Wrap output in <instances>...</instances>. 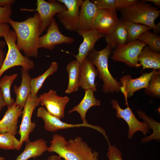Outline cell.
Listing matches in <instances>:
<instances>
[{
  "instance_id": "obj_30",
  "label": "cell",
  "mask_w": 160,
  "mask_h": 160,
  "mask_svg": "<svg viewBox=\"0 0 160 160\" xmlns=\"http://www.w3.org/2000/svg\"><path fill=\"white\" fill-rule=\"evenodd\" d=\"M137 39L145 43L151 50L160 53L159 36L152 33L148 30L144 32L141 34Z\"/></svg>"
},
{
  "instance_id": "obj_44",
  "label": "cell",
  "mask_w": 160,
  "mask_h": 160,
  "mask_svg": "<svg viewBox=\"0 0 160 160\" xmlns=\"http://www.w3.org/2000/svg\"><path fill=\"white\" fill-rule=\"evenodd\" d=\"M94 160H98V156L96 157Z\"/></svg>"
},
{
  "instance_id": "obj_14",
  "label": "cell",
  "mask_w": 160,
  "mask_h": 160,
  "mask_svg": "<svg viewBox=\"0 0 160 160\" xmlns=\"http://www.w3.org/2000/svg\"><path fill=\"white\" fill-rule=\"evenodd\" d=\"M36 115L38 117L41 118L43 120L45 129L49 132H54L60 129L83 127L93 129L101 133L104 132V129L101 127L89 124H87L83 123L72 124L63 122L60 119L50 114L43 107L39 108Z\"/></svg>"
},
{
  "instance_id": "obj_34",
  "label": "cell",
  "mask_w": 160,
  "mask_h": 160,
  "mask_svg": "<svg viewBox=\"0 0 160 160\" xmlns=\"http://www.w3.org/2000/svg\"><path fill=\"white\" fill-rule=\"evenodd\" d=\"M12 13L11 5L0 7V24H8Z\"/></svg>"
},
{
  "instance_id": "obj_8",
  "label": "cell",
  "mask_w": 160,
  "mask_h": 160,
  "mask_svg": "<svg viewBox=\"0 0 160 160\" xmlns=\"http://www.w3.org/2000/svg\"><path fill=\"white\" fill-rule=\"evenodd\" d=\"M31 94L27 98L22 111V120L18 132L20 136L19 150L24 142L30 140L29 135L33 131L36 125L35 122L32 121L31 118L34 110L40 103L38 97H32Z\"/></svg>"
},
{
  "instance_id": "obj_45",
  "label": "cell",
  "mask_w": 160,
  "mask_h": 160,
  "mask_svg": "<svg viewBox=\"0 0 160 160\" xmlns=\"http://www.w3.org/2000/svg\"></svg>"
},
{
  "instance_id": "obj_13",
  "label": "cell",
  "mask_w": 160,
  "mask_h": 160,
  "mask_svg": "<svg viewBox=\"0 0 160 160\" xmlns=\"http://www.w3.org/2000/svg\"><path fill=\"white\" fill-rule=\"evenodd\" d=\"M38 97L40 104L45 107L50 114L60 119L64 117L65 109L69 101L68 97L59 96L56 91L51 89Z\"/></svg>"
},
{
  "instance_id": "obj_27",
  "label": "cell",
  "mask_w": 160,
  "mask_h": 160,
  "mask_svg": "<svg viewBox=\"0 0 160 160\" xmlns=\"http://www.w3.org/2000/svg\"><path fill=\"white\" fill-rule=\"evenodd\" d=\"M18 75L17 73L6 75L0 80V90L2 92L5 105L7 108L12 106L15 102L14 100L11 97L10 89L12 82Z\"/></svg>"
},
{
  "instance_id": "obj_9",
  "label": "cell",
  "mask_w": 160,
  "mask_h": 160,
  "mask_svg": "<svg viewBox=\"0 0 160 160\" xmlns=\"http://www.w3.org/2000/svg\"><path fill=\"white\" fill-rule=\"evenodd\" d=\"M112 108L116 111V117L122 119L127 123L129 127L127 137L131 139L137 131L141 132L144 135L149 132L150 129L148 124L145 122L140 121L134 114L128 105L126 108L123 109L121 108L118 101L115 99L111 101Z\"/></svg>"
},
{
  "instance_id": "obj_23",
  "label": "cell",
  "mask_w": 160,
  "mask_h": 160,
  "mask_svg": "<svg viewBox=\"0 0 160 160\" xmlns=\"http://www.w3.org/2000/svg\"><path fill=\"white\" fill-rule=\"evenodd\" d=\"M137 61L143 67L141 72L146 68L160 69V54L151 50L147 45L141 51Z\"/></svg>"
},
{
  "instance_id": "obj_18",
  "label": "cell",
  "mask_w": 160,
  "mask_h": 160,
  "mask_svg": "<svg viewBox=\"0 0 160 160\" xmlns=\"http://www.w3.org/2000/svg\"><path fill=\"white\" fill-rule=\"evenodd\" d=\"M79 30L93 28L94 22L100 9L91 1H83L80 7Z\"/></svg>"
},
{
  "instance_id": "obj_35",
  "label": "cell",
  "mask_w": 160,
  "mask_h": 160,
  "mask_svg": "<svg viewBox=\"0 0 160 160\" xmlns=\"http://www.w3.org/2000/svg\"><path fill=\"white\" fill-rule=\"evenodd\" d=\"M106 155L109 160H123L121 151L115 145H109Z\"/></svg>"
},
{
  "instance_id": "obj_36",
  "label": "cell",
  "mask_w": 160,
  "mask_h": 160,
  "mask_svg": "<svg viewBox=\"0 0 160 160\" xmlns=\"http://www.w3.org/2000/svg\"><path fill=\"white\" fill-rule=\"evenodd\" d=\"M8 24H0V38L4 36L8 33L9 29Z\"/></svg>"
},
{
  "instance_id": "obj_2",
  "label": "cell",
  "mask_w": 160,
  "mask_h": 160,
  "mask_svg": "<svg viewBox=\"0 0 160 160\" xmlns=\"http://www.w3.org/2000/svg\"><path fill=\"white\" fill-rule=\"evenodd\" d=\"M48 147L49 152H55L65 160H94L98 156L80 137L70 139L68 141L62 135H53Z\"/></svg>"
},
{
  "instance_id": "obj_21",
  "label": "cell",
  "mask_w": 160,
  "mask_h": 160,
  "mask_svg": "<svg viewBox=\"0 0 160 160\" xmlns=\"http://www.w3.org/2000/svg\"><path fill=\"white\" fill-rule=\"evenodd\" d=\"M21 72V84L18 87L15 85L14 90L16 97L15 104L23 108L28 95L31 93L30 81L31 78L28 71L22 68Z\"/></svg>"
},
{
  "instance_id": "obj_24",
  "label": "cell",
  "mask_w": 160,
  "mask_h": 160,
  "mask_svg": "<svg viewBox=\"0 0 160 160\" xmlns=\"http://www.w3.org/2000/svg\"><path fill=\"white\" fill-rule=\"evenodd\" d=\"M106 43L115 49L118 46L125 44L127 41V33L121 19L119 20L114 30L105 36Z\"/></svg>"
},
{
  "instance_id": "obj_41",
  "label": "cell",
  "mask_w": 160,
  "mask_h": 160,
  "mask_svg": "<svg viewBox=\"0 0 160 160\" xmlns=\"http://www.w3.org/2000/svg\"><path fill=\"white\" fill-rule=\"evenodd\" d=\"M144 1L146 2H151L154 3L155 6H157L160 7V0H143Z\"/></svg>"
},
{
  "instance_id": "obj_26",
  "label": "cell",
  "mask_w": 160,
  "mask_h": 160,
  "mask_svg": "<svg viewBox=\"0 0 160 160\" xmlns=\"http://www.w3.org/2000/svg\"><path fill=\"white\" fill-rule=\"evenodd\" d=\"M58 68V64L55 62H52L49 68L42 74L37 77L31 78L30 81L31 95L32 97H38V92L42 87L45 80L57 71Z\"/></svg>"
},
{
  "instance_id": "obj_15",
  "label": "cell",
  "mask_w": 160,
  "mask_h": 160,
  "mask_svg": "<svg viewBox=\"0 0 160 160\" xmlns=\"http://www.w3.org/2000/svg\"><path fill=\"white\" fill-rule=\"evenodd\" d=\"M118 21L116 9H100L94 20L93 28L105 35L114 30Z\"/></svg>"
},
{
  "instance_id": "obj_6",
  "label": "cell",
  "mask_w": 160,
  "mask_h": 160,
  "mask_svg": "<svg viewBox=\"0 0 160 160\" xmlns=\"http://www.w3.org/2000/svg\"><path fill=\"white\" fill-rule=\"evenodd\" d=\"M146 45L138 39L119 45L112 51L111 58L115 62L124 63L128 66L138 68L141 66L137 61V57Z\"/></svg>"
},
{
  "instance_id": "obj_3",
  "label": "cell",
  "mask_w": 160,
  "mask_h": 160,
  "mask_svg": "<svg viewBox=\"0 0 160 160\" xmlns=\"http://www.w3.org/2000/svg\"><path fill=\"white\" fill-rule=\"evenodd\" d=\"M159 7L152 6L151 3L143 0L138 1L130 6L120 10L121 19L145 25L153 29L156 34L160 30V23L155 24V20L159 17Z\"/></svg>"
},
{
  "instance_id": "obj_42",
  "label": "cell",
  "mask_w": 160,
  "mask_h": 160,
  "mask_svg": "<svg viewBox=\"0 0 160 160\" xmlns=\"http://www.w3.org/2000/svg\"><path fill=\"white\" fill-rule=\"evenodd\" d=\"M6 44L5 42L0 39V48H2L6 46Z\"/></svg>"
},
{
  "instance_id": "obj_12",
  "label": "cell",
  "mask_w": 160,
  "mask_h": 160,
  "mask_svg": "<svg viewBox=\"0 0 160 160\" xmlns=\"http://www.w3.org/2000/svg\"><path fill=\"white\" fill-rule=\"evenodd\" d=\"M74 41L73 38L66 36L60 32L55 18L52 19L46 33L39 39L38 47L52 50L55 47L62 44H70Z\"/></svg>"
},
{
  "instance_id": "obj_7",
  "label": "cell",
  "mask_w": 160,
  "mask_h": 160,
  "mask_svg": "<svg viewBox=\"0 0 160 160\" xmlns=\"http://www.w3.org/2000/svg\"><path fill=\"white\" fill-rule=\"evenodd\" d=\"M36 9H20L22 11H36L40 18L39 32L42 33L50 25L54 16L67 9L66 7L57 0H37Z\"/></svg>"
},
{
  "instance_id": "obj_32",
  "label": "cell",
  "mask_w": 160,
  "mask_h": 160,
  "mask_svg": "<svg viewBox=\"0 0 160 160\" xmlns=\"http://www.w3.org/2000/svg\"><path fill=\"white\" fill-rule=\"evenodd\" d=\"M145 93L158 98L160 97V69L152 77L148 87L144 90Z\"/></svg>"
},
{
  "instance_id": "obj_31",
  "label": "cell",
  "mask_w": 160,
  "mask_h": 160,
  "mask_svg": "<svg viewBox=\"0 0 160 160\" xmlns=\"http://www.w3.org/2000/svg\"><path fill=\"white\" fill-rule=\"evenodd\" d=\"M19 140L9 132L0 133V148L5 150H19Z\"/></svg>"
},
{
  "instance_id": "obj_5",
  "label": "cell",
  "mask_w": 160,
  "mask_h": 160,
  "mask_svg": "<svg viewBox=\"0 0 160 160\" xmlns=\"http://www.w3.org/2000/svg\"><path fill=\"white\" fill-rule=\"evenodd\" d=\"M8 50L2 66L0 70V78L8 69L15 66H20L29 71L33 68L34 63L29 57L23 56L16 44L17 36L15 31L9 29L4 36Z\"/></svg>"
},
{
  "instance_id": "obj_29",
  "label": "cell",
  "mask_w": 160,
  "mask_h": 160,
  "mask_svg": "<svg viewBox=\"0 0 160 160\" xmlns=\"http://www.w3.org/2000/svg\"><path fill=\"white\" fill-rule=\"evenodd\" d=\"M123 21L127 33V43L137 40L138 37L142 33L151 29L144 25L135 23L129 21L123 20Z\"/></svg>"
},
{
  "instance_id": "obj_17",
  "label": "cell",
  "mask_w": 160,
  "mask_h": 160,
  "mask_svg": "<svg viewBox=\"0 0 160 160\" xmlns=\"http://www.w3.org/2000/svg\"><path fill=\"white\" fill-rule=\"evenodd\" d=\"M23 109L15 104L7 108L0 120V133L9 132L15 135L17 134L18 119L22 115Z\"/></svg>"
},
{
  "instance_id": "obj_20",
  "label": "cell",
  "mask_w": 160,
  "mask_h": 160,
  "mask_svg": "<svg viewBox=\"0 0 160 160\" xmlns=\"http://www.w3.org/2000/svg\"><path fill=\"white\" fill-rule=\"evenodd\" d=\"M25 143L24 151L15 160H28L32 158L35 159L41 156L47 151V142L43 138L33 141L29 140Z\"/></svg>"
},
{
  "instance_id": "obj_25",
  "label": "cell",
  "mask_w": 160,
  "mask_h": 160,
  "mask_svg": "<svg viewBox=\"0 0 160 160\" xmlns=\"http://www.w3.org/2000/svg\"><path fill=\"white\" fill-rule=\"evenodd\" d=\"M67 70L69 81L65 93L70 94L77 91L80 87L81 64L76 60H72L68 64Z\"/></svg>"
},
{
  "instance_id": "obj_4",
  "label": "cell",
  "mask_w": 160,
  "mask_h": 160,
  "mask_svg": "<svg viewBox=\"0 0 160 160\" xmlns=\"http://www.w3.org/2000/svg\"><path fill=\"white\" fill-rule=\"evenodd\" d=\"M112 48L108 44L103 49L97 51L93 49L87 57L97 68L99 78L103 82V91L105 93L119 92L122 84L112 75L108 68V60Z\"/></svg>"
},
{
  "instance_id": "obj_39",
  "label": "cell",
  "mask_w": 160,
  "mask_h": 160,
  "mask_svg": "<svg viewBox=\"0 0 160 160\" xmlns=\"http://www.w3.org/2000/svg\"><path fill=\"white\" fill-rule=\"evenodd\" d=\"M5 105L2 93L0 90V112Z\"/></svg>"
},
{
  "instance_id": "obj_38",
  "label": "cell",
  "mask_w": 160,
  "mask_h": 160,
  "mask_svg": "<svg viewBox=\"0 0 160 160\" xmlns=\"http://www.w3.org/2000/svg\"><path fill=\"white\" fill-rule=\"evenodd\" d=\"M5 58V53L2 48H0V70L2 68Z\"/></svg>"
},
{
  "instance_id": "obj_37",
  "label": "cell",
  "mask_w": 160,
  "mask_h": 160,
  "mask_svg": "<svg viewBox=\"0 0 160 160\" xmlns=\"http://www.w3.org/2000/svg\"><path fill=\"white\" fill-rule=\"evenodd\" d=\"M15 1V0H0V7L11 5Z\"/></svg>"
},
{
  "instance_id": "obj_43",
  "label": "cell",
  "mask_w": 160,
  "mask_h": 160,
  "mask_svg": "<svg viewBox=\"0 0 160 160\" xmlns=\"http://www.w3.org/2000/svg\"><path fill=\"white\" fill-rule=\"evenodd\" d=\"M5 158L4 157H0V160H5Z\"/></svg>"
},
{
  "instance_id": "obj_10",
  "label": "cell",
  "mask_w": 160,
  "mask_h": 160,
  "mask_svg": "<svg viewBox=\"0 0 160 160\" xmlns=\"http://www.w3.org/2000/svg\"><path fill=\"white\" fill-rule=\"evenodd\" d=\"M67 9L59 12L57 17L67 30L77 32L79 30V8L83 0H58Z\"/></svg>"
},
{
  "instance_id": "obj_28",
  "label": "cell",
  "mask_w": 160,
  "mask_h": 160,
  "mask_svg": "<svg viewBox=\"0 0 160 160\" xmlns=\"http://www.w3.org/2000/svg\"><path fill=\"white\" fill-rule=\"evenodd\" d=\"M137 113L139 117L142 119L144 122L147 123L150 129H152L153 131V132L151 135L143 138L141 140V142L142 143H145L148 142L153 140L159 141L160 140V123L147 116L146 113L143 111L137 110Z\"/></svg>"
},
{
  "instance_id": "obj_11",
  "label": "cell",
  "mask_w": 160,
  "mask_h": 160,
  "mask_svg": "<svg viewBox=\"0 0 160 160\" xmlns=\"http://www.w3.org/2000/svg\"><path fill=\"white\" fill-rule=\"evenodd\" d=\"M159 70L157 71L153 69L151 72L143 73L136 79H132L130 75H124L120 78V82L122 84L120 91L124 97L126 105H128V98L132 96L137 91L148 87L152 76L157 73Z\"/></svg>"
},
{
  "instance_id": "obj_33",
  "label": "cell",
  "mask_w": 160,
  "mask_h": 160,
  "mask_svg": "<svg viewBox=\"0 0 160 160\" xmlns=\"http://www.w3.org/2000/svg\"><path fill=\"white\" fill-rule=\"evenodd\" d=\"M91 1L95 4L100 9H115L120 10L122 9L121 0H93Z\"/></svg>"
},
{
  "instance_id": "obj_16",
  "label": "cell",
  "mask_w": 160,
  "mask_h": 160,
  "mask_svg": "<svg viewBox=\"0 0 160 160\" xmlns=\"http://www.w3.org/2000/svg\"><path fill=\"white\" fill-rule=\"evenodd\" d=\"M78 34L83 38V41L79 48V53L73 55L80 64L87 57L90 52L94 48L96 43L105 35L98 33L94 28L87 30H79Z\"/></svg>"
},
{
  "instance_id": "obj_1",
  "label": "cell",
  "mask_w": 160,
  "mask_h": 160,
  "mask_svg": "<svg viewBox=\"0 0 160 160\" xmlns=\"http://www.w3.org/2000/svg\"><path fill=\"white\" fill-rule=\"evenodd\" d=\"M40 18L37 12L22 22L10 18L9 23L12 27L17 36L16 44L25 56L36 57L38 56L39 36Z\"/></svg>"
},
{
  "instance_id": "obj_22",
  "label": "cell",
  "mask_w": 160,
  "mask_h": 160,
  "mask_svg": "<svg viewBox=\"0 0 160 160\" xmlns=\"http://www.w3.org/2000/svg\"><path fill=\"white\" fill-rule=\"evenodd\" d=\"M84 97L81 102L77 105L70 110L68 113H71L73 112H77L80 115L83 121V124H89L86 119V114L88 110L94 106L101 105L100 101L95 97L94 91L89 89L85 91Z\"/></svg>"
},
{
  "instance_id": "obj_40",
  "label": "cell",
  "mask_w": 160,
  "mask_h": 160,
  "mask_svg": "<svg viewBox=\"0 0 160 160\" xmlns=\"http://www.w3.org/2000/svg\"><path fill=\"white\" fill-rule=\"evenodd\" d=\"M47 160H62V159L58 156L51 155L48 157Z\"/></svg>"
},
{
  "instance_id": "obj_19",
  "label": "cell",
  "mask_w": 160,
  "mask_h": 160,
  "mask_svg": "<svg viewBox=\"0 0 160 160\" xmlns=\"http://www.w3.org/2000/svg\"><path fill=\"white\" fill-rule=\"evenodd\" d=\"M92 62L87 57L81 64L80 87L84 91L89 89L97 91L95 80L99 73Z\"/></svg>"
}]
</instances>
